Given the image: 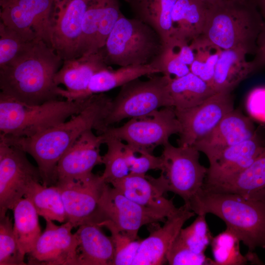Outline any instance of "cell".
Instances as JSON below:
<instances>
[{"label": "cell", "mask_w": 265, "mask_h": 265, "mask_svg": "<svg viewBox=\"0 0 265 265\" xmlns=\"http://www.w3.org/2000/svg\"><path fill=\"white\" fill-rule=\"evenodd\" d=\"M111 100L104 93L92 95L89 104L68 121L31 137L0 134V139L30 155L37 164L42 184L54 185L55 169L60 158L84 132H101Z\"/></svg>", "instance_id": "6da1fadb"}, {"label": "cell", "mask_w": 265, "mask_h": 265, "mask_svg": "<svg viewBox=\"0 0 265 265\" xmlns=\"http://www.w3.org/2000/svg\"><path fill=\"white\" fill-rule=\"evenodd\" d=\"M63 62L45 41L29 42L11 61L0 68V92L29 105L58 100L60 87L54 78Z\"/></svg>", "instance_id": "7a4b0ae2"}, {"label": "cell", "mask_w": 265, "mask_h": 265, "mask_svg": "<svg viewBox=\"0 0 265 265\" xmlns=\"http://www.w3.org/2000/svg\"><path fill=\"white\" fill-rule=\"evenodd\" d=\"M186 205L196 214L212 213L220 218L248 247V252L265 248V200L202 188Z\"/></svg>", "instance_id": "3957f363"}, {"label": "cell", "mask_w": 265, "mask_h": 265, "mask_svg": "<svg viewBox=\"0 0 265 265\" xmlns=\"http://www.w3.org/2000/svg\"><path fill=\"white\" fill-rule=\"evenodd\" d=\"M263 19L255 0H217L209 5L202 35L222 50L254 54Z\"/></svg>", "instance_id": "277c9868"}, {"label": "cell", "mask_w": 265, "mask_h": 265, "mask_svg": "<svg viewBox=\"0 0 265 265\" xmlns=\"http://www.w3.org/2000/svg\"><path fill=\"white\" fill-rule=\"evenodd\" d=\"M92 95L82 99L54 100L29 105L0 93V134L31 137L80 113Z\"/></svg>", "instance_id": "5b68a950"}, {"label": "cell", "mask_w": 265, "mask_h": 265, "mask_svg": "<svg viewBox=\"0 0 265 265\" xmlns=\"http://www.w3.org/2000/svg\"><path fill=\"white\" fill-rule=\"evenodd\" d=\"M165 47L161 36L152 27L122 14L101 50L108 66L122 67L152 64Z\"/></svg>", "instance_id": "8992f818"}, {"label": "cell", "mask_w": 265, "mask_h": 265, "mask_svg": "<svg viewBox=\"0 0 265 265\" xmlns=\"http://www.w3.org/2000/svg\"><path fill=\"white\" fill-rule=\"evenodd\" d=\"M163 146L160 175L147 177L161 193L172 192L187 205L202 190L208 168L200 163V152L193 146L175 147L169 142Z\"/></svg>", "instance_id": "52a82bcc"}, {"label": "cell", "mask_w": 265, "mask_h": 265, "mask_svg": "<svg viewBox=\"0 0 265 265\" xmlns=\"http://www.w3.org/2000/svg\"><path fill=\"white\" fill-rule=\"evenodd\" d=\"M170 79L163 75L146 80L138 78L122 86L111 100L101 133L123 119L144 117L162 107L173 106L168 91Z\"/></svg>", "instance_id": "ba28073f"}, {"label": "cell", "mask_w": 265, "mask_h": 265, "mask_svg": "<svg viewBox=\"0 0 265 265\" xmlns=\"http://www.w3.org/2000/svg\"><path fill=\"white\" fill-rule=\"evenodd\" d=\"M181 131L175 108L169 106L144 117L131 118L119 127H108L101 133L126 142L134 152L137 153L143 150L152 152L156 147L169 143L172 135L179 134Z\"/></svg>", "instance_id": "9c48e42d"}, {"label": "cell", "mask_w": 265, "mask_h": 265, "mask_svg": "<svg viewBox=\"0 0 265 265\" xmlns=\"http://www.w3.org/2000/svg\"><path fill=\"white\" fill-rule=\"evenodd\" d=\"M26 154L0 139V217L12 210L34 183L42 182L39 168Z\"/></svg>", "instance_id": "30bf717a"}, {"label": "cell", "mask_w": 265, "mask_h": 265, "mask_svg": "<svg viewBox=\"0 0 265 265\" xmlns=\"http://www.w3.org/2000/svg\"><path fill=\"white\" fill-rule=\"evenodd\" d=\"M53 0H0V19L28 42L51 46L50 18Z\"/></svg>", "instance_id": "8fae6325"}, {"label": "cell", "mask_w": 265, "mask_h": 265, "mask_svg": "<svg viewBox=\"0 0 265 265\" xmlns=\"http://www.w3.org/2000/svg\"><path fill=\"white\" fill-rule=\"evenodd\" d=\"M234 109V97L231 92L216 93L192 107L175 108L182 127L177 139L178 146H193L208 134Z\"/></svg>", "instance_id": "7c38bea8"}, {"label": "cell", "mask_w": 265, "mask_h": 265, "mask_svg": "<svg viewBox=\"0 0 265 265\" xmlns=\"http://www.w3.org/2000/svg\"><path fill=\"white\" fill-rule=\"evenodd\" d=\"M166 219L164 215L131 200L108 184L105 185L99 201L96 223L109 220L119 230L137 239L142 226L164 222Z\"/></svg>", "instance_id": "4fadbf2b"}, {"label": "cell", "mask_w": 265, "mask_h": 265, "mask_svg": "<svg viewBox=\"0 0 265 265\" xmlns=\"http://www.w3.org/2000/svg\"><path fill=\"white\" fill-rule=\"evenodd\" d=\"M87 0H53L51 45L63 60L77 57Z\"/></svg>", "instance_id": "5bb4252c"}, {"label": "cell", "mask_w": 265, "mask_h": 265, "mask_svg": "<svg viewBox=\"0 0 265 265\" xmlns=\"http://www.w3.org/2000/svg\"><path fill=\"white\" fill-rule=\"evenodd\" d=\"M106 184L101 176L94 174L78 180L57 182L67 221L74 228L89 221L96 222L100 199Z\"/></svg>", "instance_id": "9a60e30c"}, {"label": "cell", "mask_w": 265, "mask_h": 265, "mask_svg": "<svg viewBox=\"0 0 265 265\" xmlns=\"http://www.w3.org/2000/svg\"><path fill=\"white\" fill-rule=\"evenodd\" d=\"M46 228L35 247L27 254V264L31 265H78L77 239L72 233V223L61 225L46 219Z\"/></svg>", "instance_id": "2e32d148"}, {"label": "cell", "mask_w": 265, "mask_h": 265, "mask_svg": "<svg viewBox=\"0 0 265 265\" xmlns=\"http://www.w3.org/2000/svg\"><path fill=\"white\" fill-rule=\"evenodd\" d=\"M265 149V125L256 128L250 138L226 148L208 159L210 165L204 184L218 183L248 167Z\"/></svg>", "instance_id": "e0dca14e"}, {"label": "cell", "mask_w": 265, "mask_h": 265, "mask_svg": "<svg viewBox=\"0 0 265 265\" xmlns=\"http://www.w3.org/2000/svg\"><path fill=\"white\" fill-rule=\"evenodd\" d=\"M122 14L119 0H87L77 57L102 49Z\"/></svg>", "instance_id": "ac0fdd59"}, {"label": "cell", "mask_w": 265, "mask_h": 265, "mask_svg": "<svg viewBox=\"0 0 265 265\" xmlns=\"http://www.w3.org/2000/svg\"><path fill=\"white\" fill-rule=\"evenodd\" d=\"M103 143L102 135H96L92 130L83 133L58 161L55 171V184L91 174L95 166L103 164L100 147Z\"/></svg>", "instance_id": "d6986e66"}, {"label": "cell", "mask_w": 265, "mask_h": 265, "mask_svg": "<svg viewBox=\"0 0 265 265\" xmlns=\"http://www.w3.org/2000/svg\"><path fill=\"white\" fill-rule=\"evenodd\" d=\"M195 212L184 204L167 217L162 226L151 232L142 240L132 265H159L166 261V256L185 223Z\"/></svg>", "instance_id": "ffe728a7"}, {"label": "cell", "mask_w": 265, "mask_h": 265, "mask_svg": "<svg viewBox=\"0 0 265 265\" xmlns=\"http://www.w3.org/2000/svg\"><path fill=\"white\" fill-rule=\"evenodd\" d=\"M255 130L250 117L239 110L234 109L208 134L193 146L209 159L226 148L250 138Z\"/></svg>", "instance_id": "44dd1931"}, {"label": "cell", "mask_w": 265, "mask_h": 265, "mask_svg": "<svg viewBox=\"0 0 265 265\" xmlns=\"http://www.w3.org/2000/svg\"><path fill=\"white\" fill-rule=\"evenodd\" d=\"M110 68L105 62L101 50L63 61L56 73L54 80L56 85L62 84L60 97L69 101L78 99L87 88L92 77L98 72Z\"/></svg>", "instance_id": "7402d4cb"}, {"label": "cell", "mask_w": 265, "mask_h": 265, "mask_svg": "<svg viewBox=\"0 0 265 265\" xmlns=\"http://www.w3.org/2000/svg\"><path fill=\"white\" fill-rule=\"evenodd\" d=\"M203 189L211 192L234 193L247 198L265 200V149L251 164L242 171L222 181L204 184Z\"/></svg>", "instance_id": "603a6c76"}, {"label": "cell", "mask_w": 265, "mask_h": 265, "mask_svg": "<svg viewBox=\"0 0 265 265\" xmlns=\"http://www.w3.org/2000/svg\"><path fill=\"white\" fill-rule=\"evenodd\" d=\"M101 228L92 221L78 227L75 233L78 265H112L114 245L111 237L106 236Z\"/></svg>", "instance_id": "cb8c5ba5"}, {"label": "cell", "mask_w": 265, "mask_h": 265, "mask_svg": "<svg viewBox=\"0 0 265 265\" xmlns=\"http://www.w3.org/2000/svg\"><path fill=\"white\" fill-rule=\"evenodd\" d=\"M111 185L131 200L159 212L166 218L178 209L172 200L163 196L146 175L130 173Z\"/></svg>", "instance_id": "d4e9b609"}, {"label": "cell", "mask_w": 265, "mask_h": 265, "mask_svg": "<svg viewBox=\"0 0 265 265\" xmlns=\"http://www.w3.org/2000/svg\"><path fill=\"white\" fill-rule=\"evenodd\" d=\"M210 4L202 0H177L172 14V44L190 43L203 34Z\"/></svg>", "instance_id": "484cf974"}, {"label": "cell", "mask_w": 265, "mask_h": 265, "mask_svg": "<svg viewBox=\"0 0 265 265\" xmlns=\"http://www.w3.org/2000/svg\"><path fill=\"white\" fill-rule=\"evenodd\" d=\"M248 54L241 49L222 51L216 63L211 86L215 93L231 92L251 74L255 72Z\"/></svg>", "instance_id": "4316f807"}, {"label": "cell", "mask_w": 265, "mask_h": 265, "mask_svg": "<svg viewBox=\"0 0 265 265\" xmlns=\"http://www.w3.org/2000/svg\"><path fill=\"white\" fill-rule=\"evenodd\" d=\"M134 18L152 27L162 39L165 47L173 42L172 14L177 0H125Z\"/></svg>", "instance_id": "83f0119b"}, {"label": "cell", "mask_w": 265, "mask_h": 265, "mask_svg": "<svg viewBox=\"0 0 265 265\" xmlns=\"http://www.w3.org/2000/svg\"><path fill=\"white\" fill-rule=\"evenodd\" d=\"M157 73H160V71L153 64L122 66L115 70L110 68L103 69L92 77L86 89L77 100L121 87L143 76Z\"/></svg>", "instance_id": "f1b7e54d"}, {"label": "cell", "mask_w": 265, "mask_h": 265, "mask_svg": "<svg viewBox=\"0 0 265 265\" xmlns=\"http://www.w3.org/2000/svg\"><path fill=\"white\" fill-rule=\"evenodd\" d=\"M14 234L21 253L31 252L42 234L37 213L30 200L26 197L20 199L12 210Z\"/></svg>", "instance_id": "f546056e"}, {"label": "cell", "mask_w": 265, "mask_h": 265, "mask_svg": "<svg viewBox=\"0 0 265 265\" xmlns=\"http://www.w3.org/2000/svg\"><path fill=\"white\" fill-rule=\"evenodd\" d=\"M168 91L174 107L179 109L196 106L216 93L208 83L191 72L170 79Z\"/></svg>", "instance_id": "4dcf8cb0"}, {"label": "cell", "mask_w": 265, "mask_h": 265, "mask_svg": "<svg viewBox=\"0 0 265 265\" xmlns=\"http://www.w3.org/2000/svg\"><path fill=\"white\" fill-rule=\"evenodd\" d=\"M24 197L33 205L39 216L60 223L67 221L60 191L56 185L34 183Z\"/></svg>", "instance_id": "1f68e13d"}, {"label": "cell", "mask_w": 265, "mask_h": 265, "mask_svg": "<svg viewBox=\"0 0 265 265\" xmlns=\"http://www.w3.org/2000/svg\"><path fill=\"white\" fill-rule=\"evenodd\" d=\"M240 242L238 236L227 228L213 237L211 245L215 265H243L248 262L262 265L255 253L248 252L244 256L241 254Z\"/></svg>", "instance_id": "d6a6232c"}, {"label": "cell", "mask_w": 265, "mask_h": 265, "mask_svg": "<svg viewBox=\"0 0 265 265\" xmlns=\"http://www.w3.org/2000/svg\"><path fill=\"white\" fill-rule=\"evenodd\" d=\"M189 44L194 55L193 62L190 66V72L211 86L215 66L222 50L202 34Z\"/></svg>", "instance_id": "836d02e7"}, {"label": "cell", "mask_w": 265, "mask_h": 265, "mask_svg": "<svg viewBox=\"0 0 265 265\" xmlns=\"http://www.w3.org/2000/svg\"><path fill=\"white\" fill-rule=\"evenodd\" d=\"M101 134L103 136L104 143L107 146V151L103 156L105 170L101 177L104 182L111 184L130 173L124 151L125 144L116 137Z\"/></svg>", "instance_id": "e575fe53"}, {"label": "cell", "mask_w": 265, "mask_h": 265, "mask_svg": "<svg viewBox=\"0 0 265 265\" xmlns=\"http://www.w3.org/2000/svg\"><path fill=\"white\" fill-rule=\"evenodd\" d=\"M106 228L111 234L114 247L112 265H132L142 240L134 239L119 230L109 220L96 223Z\"/></svg>", "instance_id": "d590c367"}, {"label": "cell", "mask_w": 265, "mask_h": 265, "mask_svg": "<svg viewBox=\"0 0 265 265\" xmlns=\"http://www.w3.org/2000/svg\"><path fill=\"white\" fill-rule=\"evenodd\" d=\"M194 221L185 228H182L177 238L190 250L203 254L211 244L212 236L206 220V214H197Z\"/></svg>", "instance_id": "8d00e7d4"}, {"label": "cell", "mask_w": 265, "mask_h": 265, "mask_svg": "<svg viewBox=\"0 0 265 265\" xmlns=\"http://www.w3.org/2000/svg\"><path fill=\"white\" fill-rule=\"evenodd\" d=\"M9 216L0 217V265H26Z\"/></svg>", "instance_id": "74e56055"}, {"label": "cell", "mask_w": 265, "mask_h": 265, "mask_svg": "<svg viewBox=\"0 0 265 265\" xmlns=\"http://www.w3.org/2000/svg\"><path fill=\"white\" fill-rule=\"evenodd\" d=\"M28 42L17 32L0 21V68L11 61Z\"/></svg>", "instance_id": "f35d334b"}, {"label": "cell", "mask_w": 265, "mask_h": 265, "mask_svg": "<svg viewBox=\"0 0 265 265\" xmlns=\"http://www.w3.org/2000/svg\"><path fill=\"white\" fill-rule=\"evenodd\" d=\"M170 265H215L205 253L197 254L184 245L176 237L166 256Z\"/></svg>", "instance_id": "ab89813d"}, {"label": "cell", "mask_w": 265, "mask_h": 265, "mask_svg": "<svg viewBox=\"0 0 265 265\" xmlns=\"http://www.w3.org/2000/svg\"><path fill=\"white\" fill-rule=\"evenodd\" d=\"M152 64L160 73L171 79L182 77L190 72L189 66L181 60L173 46L165 47L159 59Z\"/></svg>", "instance_id": "60d3db41"}, {"label": "cell", "mask_w": 265, "mask_h": 265, "mask_svg": "<svg viewBox=\"0 0 265 265\" xmlns=\"http://www.w3.org/2000/svg\"><path fill=\"white\" fill-rule=\"evenodd\" d=\"M124 151L130 173L145 175L150 170H161L162 159L160 156L156 157L152 152L141 151L137 155L126 143Z\"/></svg>", "instance_id": "b9f144b4"}, {"label": "cell", "mask_w": 265, "mask_h": 265, "mask_svg": "<svg viewBox=\"0 0 265 265\" xmlns=\"http://www.w3.org/2000/svg\"><path fill=\"white\" fill-rule=\"evenodd\" d=\"M245 106L252 118L265 123V86L252 89L247 96Z\"/></svg>", "instance_id": "7bdbcfd3"}, {"label": "cell", "mask_w": 265, "mask_h": 265, "mask_svg": "<svg viewBox=\"0 0 265 265\" xmlns=\"http://www.w3.org/2000/svg\"><path fill=\"white\" fill-rule=\"evenodd\" d=\"M254 54L251 62L256 72L265 66V20L257 38Z\"/></svg>", "instance_id": "ee69618b"}, {"label": "cell", "mask_w": 265, "mask_h": 265, "mask_svg": "<svg viewBox=\"0 0 265 265\" xmlns=\"http://www.w3.org/2000/svg\"><path fill=\"white\" fill-rule=\"evenodd\" d=\"M259 11L264 19L265 20V0H255Z\"/></svg>", "instance_id": "f6af8a7d"}, {"label": "cell", "mask_w": 265, "mask_h": 265, "mask_svg": "<svg viewBox=\"0 0 265 265\" xmlns=\"http://www.w3.org/2000/svg\"><path fill=\"white\" fill-rule=\"evenodd\" d=\"M202 0L207 2L208 3H212L217 0Z\"/></svg>", "instance_id": "bcb514c9"}, {"label": "cell", "mask_w": 265, "mask_h": 265, "mask_svg": "<svg viewBox=\"0 0 265 265\" xmlns=\"http://www.w3.org/2000/svg\"></svg>", "instance_id": "7dc6e473"}]
</instances>
